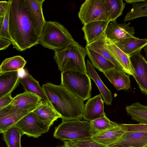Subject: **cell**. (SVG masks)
Segmentation results:
<instances>
[{
  "label": "cell",
  "mask_w": 147,
  "mask_h": 147,
  "mask_svg": "<svg viewBox=\"0 0 147 147\" xmlns=\"http://www.w3.org/2000/svg\"><path fill=\"white\" fill-rule=\"evenodd\" d=\"M128 23H117L116 21L112 22L107 26L105 32L107 38L114 43L120 42L135 36L133 27Z\"/></svg>",
  "instance_id": "8fae6325"
},
{
  "label": "cell",
  "mask_w": 147,
  "mask_h": 147,
  "mask_svg": "<svg viewBox=\"0 0 147 147\" xmlns=\"http://www.w3.org/2000/svg\"><path fill=\"white\" fill-rule=\"evenodd\" d=\"M114 43L130 57L147 45V38L140 39L134 36Z\"/></svg>",
  "instance_id": "603a6c76"
},
{
  "label": "cell",
  "mask_w": 147,
  "mask_h": 147,
  "mask_svg": "<svg viewBox=\"0 0 147 147\" xmlns=\"http://www.w3.org/2000/svg\"><path fill=\"white\" fill-rule=\"evenodd\" d=\"M32 111L22 109L9 105L0 109V133L16 126L24 117Z\"/></svg>",
  "instance_id": "9c48e42d"
},
{
  "label": "cell",
  "mask_w": 147,
  "mask_h": 147,
  "mask_svg": "<svg viewBox=\"0 0 147 147\" xmlns=\"http://www.w3.org/2000/svg\"><path fill=\"white\" fill-rule=\"evenodd\" d=\"M61 83L71 92L84 101L91 96V80L88 74L69 71L61 72Z\"/></svg>",
  "instance_id": "8992f818"
},
{
  "label": "cell",
  "mask_w": 147,
  "mask_h": 147,
  "mask_svg": "<svg viewBox=\"0 0 147 147\" xmlns=\"http://www.w3.org/2000/svg\"><path fill=\"white\" fill-rule=\"evenodd\" d=\"M78 16L84 25L97 21L109 22L105 0L85 1L81 6Z\"/></svg>",
  "instance_id": "52a82bcc"
},
{
  "label": "cell",
  "mask_w": 147,
  "mask_h": 147,
  "mask_svg": "<svg viewBox=\"0 0 147 147\" xmlns=\"http://www.w3.org/2000/svg\"><path fill=\"white\" fill-rule=\"evenodd\" d=\"M68 147V146H66V145L64 144L63 145H62V146H61V147Z\"/></svg>",
  "instance_id": "ab89813d"
},
{
  "label": "cell",
  "mask_w": 147,
  "mask_h": 147,
  "mask_svg": "<svg viewBox=\"0 0 147 147\" xmlns=\"http://www.w3.org/2000/svg\"><path fill=\"white\" fill-rule=\"evenodd\" d=\"M123 125L129 131L140 132L147 133V124H127L122 123Z\"/></svg>",
  "instance_id": "836d02e7"
},
{
  "label": "cell",
  "mask_w": 147,
  "mask_h": 147,
  "mask_svg": "<svg viewBox=\"0 0 147 147\" xmlns=\"http://www.w3.org/2000/svg\"><path fill=\"white\" fill-rule=\"evenodd\" d=\"M87 55L86 48L78 44L55 51L54 59L61 72L74 71L88 74L85 60Z\"/></svg>",
  "instance_id": "277c9868"
},
{
  "label": "cell",
  "mask_w": 147,
  "mask_h": 147,
  "mask_svg": "<svg viewBox=\"0 0 147 147\" xmlns=\"http://www.w3.org/2000/svg\"><path fill=\"white\" fill-rule=\"evenodd\" d=\"M108 16V20L110 22L115 21L121 16L125 3L122 0H105Z\"/></svg>",
  "instance_id": "f1b7e54d"
},
{
  "label": "cell",
  "mask_w": 147,
  "mask_h": 147,
  "mask_svg": "<svg viewBox=\"0 0 147 147\" xmlns=\"http://www.w3.org/2000/svg\"><path fill=\"white\" fill-rule=\"evenodd\" d=\"M16 126L23 135L35 138L47 132L50 128L40 122L32 111L22 118Z\"/></svg>",
  "instance_id": "ba28073f"
},
{
  "label": "cell",
  "mask_w": 147,
  "mask_h": 147,
  "mask_svg": "<svg viewBox=\"0 0 147 147\" xmlns=\"http://www.w3.org/2000/svg\"><path fill=\"white\" fill-rule=\"evenodd\" d=\"M11 93H9L0 98V109L10 105L13 100Z\"/></svg>",
  "instance_id": "e575fe53"
},
{
  "label": "cell",
  "mask_w": 147,
  "mask_h": 147,
  "mask_svg": "<svg viewBox=\"0 0 147 147\" xmlns=\"http://www.w3.org/2000/svg\"><path fill=\"white\" fill-rule=\"evenodd\" d=\"M144 147H147V145Z\"/></svg>",
  "instance_id": "7bdbcfd3"
},
{
  "label": "cell",
  "mask_w": 147,
  "mask_h": 147,
  "mask_svg": "<svg viewBox=\"0 0 147 147\" xmlns=\"http://www.w3.org/2000/svg\"><path fill=\"white\" fill-rule=\"evenodd\" d=\"M106 46L127 74L135 76V72L130 57L124 53L114 43L106 37Z\"/></svg>",
  "instance_id": "ffe728a7"
},
{
  "label": "cell",
  "mask_w": 147,
  "mask_h": 147,
  "mask_svg": "<svg viewBox=\"0 0 147 147\" xmlns=\"http://www.w3.org/2000/svg\"><path fill=\"white\" fill-rule=\"evenodd\" d=\"M144 50L146 53V57L147 59V45L144 49Z\"/></svg>",
  "instance_id": "f35d334b"
},
{
  "label": "cell",
  "mask_w": 147,
  "mask_h": 147,
  "mask_svg": "<svg viewBox=\"0 0 147 147\" xmlns=\"http://www.w3.org/2000/svg\"><path fill=\"white\" fill-rule=\"evenodd\" d=\"M119 147V146H113V147ZM134 147L129 146V147Z\"/></svg>",
  "instance_id": "60d3db41"
},
{
  "label": "cell",
  "mask_w": 147,
  "mask_h": 147,
  "mask_svg": "<svg viewBox=\"0 0 147 147\" xmlns=\"http://www.w3.org/2000/svg\"><path fill=\"white\" fill-rule=\"evenodd\" d=\"M42 100L33 93L25 91L13 98L10 105L22 109L32 111Z\"/></svg>",
  "instance_id": "2e32d148"
},
{
  "label": "cell",
  "mask_w": 147,
  "mask_h": 147,
  "mask_svg": "<svg viewBox=\"0 0 147 147\" xmlns=\"http://www.w3.org/2000/svg\"><path fill=\"white\" fill-rule=\"evenodd\" d=\"M147 145V133L127 131L123 137L110 147H144Z\"/></svg>",
  "instance_id": "9a60e30c"
},
{
  "label": "cell",
  "mask_w": 147,
  "mask_h": 147,
  "mask_svg": "<svg viewBox=\"0 0 147 147\" xmlns=\"http://www.w3.org/2000/svg\"><path fill=\"white\" fill-rule=\"evenodd\" d=\"M127 131L122 124H119L105 131L94 134L91 138L97 142L110 147L121 138Z\"/></svg>",
  "instance_id": "7c38bea8"
},
{
  "label": "cell",
  "mask_w": 147,
  "mask_h": 147,
  "mask_svg": "<svg viewBox=\"0 0 147 147\" xmlns=\"http://www.w3.org/2000/svg\"><path fill=\"white\" fill-rule=\"evenodd\" d=\"M59 147V146H56V147Z\"/></svg>",
  "instance_id": "b9f144b4"
},
{
  "label": "cell",
  "mask_w": 147,
  "mask_h": 147,
  "mask_svg": "<svg viewBox=\"0 0 147 147\" xmlns=\"http://www.w3.org/2000/svg\"><path fill=\"white\" fill-rule=\"evenodd\" d=\"M11 44L9 40L0 37V50H5Z\"/></svg>",
  "instance_id": "8d00e7d4"
},
{
  "label": "cell",
  "mask_w": 147,
  "mask_h": 147,
  "mask_svg": "<svg viewBox=\"0 0 147 147\" xmlns=\"http://www.w3.org/2000/svg\"><path fill=\"white\" fill-rule=\"evenodd\" d=\"M20 81L25 91L33 93L42 100H48L38 82L29 74L26 72L23 76L20 77Z\"/></svg>",
  "instance_id": "cb8c5ba5"
},
{
  "label": "cell",
  "mask_w": 147,
  "mask_h": 147,
  "mask_svg": "<svg viewBox=\"0 0 147 147\" xmlns=\"http://www.w3.org/2000/svg\"><path fill=\"white\" fill-rule=\"evenodd\" d=\"M86 64L88 74L97 86L104 102L107 105H111L113 100L111 92L103 83L88 59L87 60Z\"/></svg>",
  "instance_id": "7402d4cb"
},
{
  "label": "cell",
  "mask_w": 147,
  "mask_h": 147,
  "mask_svg": "<svg viewBox=\"0 0 147 147\" xmlns=\"http://www.w3.org/2000/svg\"><path fill=\"white\" fill-rule=\"evenodd\" d=\"M109 22L106 21H97L84 25L82 30L84 34L86 45L105 34Z\"/></svg>",
  "instance_id": "e0dca14e"
},
{
  "label": "cell",
  "mask_w": 147,
  "mask_h": 147,
  "mask_svg": "<svg viewBox=\"0 0 147 147\" xmlns=\"http://www.w3.org/2000/svg\"><path fill=\"white\" fill-rule=\"evenodd\" d=\"M27 61L20 55L7 58L1 64L0 74L19 71L23 69Z\"/></svg>",
  "instance_id": "4316f807"
},
{
  "label": "cell",
  "mask_w": 147,
  "mask_h": 147,
  "mask_svg": "<svg viewBox=\"0 0 147 147\" xmlns=\"http://www.w3.org/2000/svg\"><path fill=\"white\" fill-rule=\"evenodd\" d=\"M45 0H11L8 32L13 49L23 51L39 44L46 21Z\"/></svg>",
  "instance_id": "6da1fadb"
},
{
  "label": "cell",
  "mask_w": 147,
  "mask_h": 147,
  "mask_svg": "<svg viewBox=\"0 0 147 147\" xmlns=\"http://www.w3.org/2000/svg\"><path fill=\"white\" fill-rule=\"evenodd\" d=\"M8 1H1L0 2V18H3L5 15Z\"/></svg>",
  "instance_id": "d590c367"
},
{
  "label": "cell",
  "mask_w": 147,
  "mask_h": 147,
  "mask_svg": "<svg viewBox=\"0 0 147 147\" xmlns=\"http://www.w3.org/2000/svg\"><path fill=\"white\" fill-rule=\"evenodd\" d=\"M42 87L48 101L61 115L62 120L82 119L85 106L84 100L61 84L48 82Z\"/></svg>",
  "instance_id": "7a4b0ae2"
},
{
  "label": "cell",
  "mask_w": 147,
  "mask_h": 147,
  "mask_svg": "<svg viewBox=\"0 0 147 147\" xmlns=\"http://www.w3.org/2000/svg\"><path fill=\"white\" fill-rule=\"evenodd\" d=\"M147 17V0L133 4L130 10L125 15L124 22L141 17Z\"/></svg>",
  "instance_id": "f546056e"
},
{
  "label": "cell",
  "mask_w": 147,
  "mask_h": 147,
  "mask_svg": "<svg viewBox=\"0 0 147 147\" xmlns=\"http://www.w3.org/2000/svg\"><path fill=\"white\" fill-rule=\"evenodd\" d=\"M90 122L92 128L96 133L105 131L119 124L110 121L106 116Z\"/></svg>",
  "instance_id": "4dcf8cb0"
},
{
  "label": "cell",
  "mask_w": 147,
  "mask_h": 147,
  "mask_svg": "<svg viewBox=\"0 0 147 147\" xmlns=\"http://www.w3.org/2000/svg\"><path fill=\"white\" fill-rule=\"evenodd\" d=\"M8 3L3 23L0 26V37L9 40H11L8 32L9 16L11 5V0L8 1Z\"/></svg>",
  "instance_id": "d6a6232c"
},
{
  "label": "cell",
  "mask_w": 147,
  "mask_h": 147,
  "mask_svg": "<svg viewBox=\"0 0 147 147\" xmlns=\"http://www.w3.org/2000/svg\"><path fill=\"white\" fill-rule=\"evenodd\" d=\"M38 42L43 47L54 51L78 44L64 26L51 21H46Z\"/></svg>",
  "instance_id": "3957f363"
},
{
  "label": "cell",
  "mask_w": 147,
  "mask_h": 147,
  "mask_svg": "<svg viewBox=\"0 0 147 147\" xmlns=\"http://www.w3.org/2000/svg\"><path fill=\"white\" fill-rule=\"evenodd\" d=\"M126 109L132 120L139 124H147V106L137 102L126 106Z\"/></svg>",
  "instance_id": "484cf974"
},
{
  "label": "cell",
  "mask_w": 147,
  "mask_h": 147,
  "mask_svg": "<svg viewBox=\"0 0 147 147\" xmlns=\"http://www.w3.org/2000/svg\"><path fill=\"white\" fill-rule=\"evenodd\" d=\"M102 73L117 90H128L130 88L129 76L123 71L117 68Z\"/></svg>",
  "instance_id": "ac0fdd59"
},
{
  "label": "cell",
  "mask_w": 147,
  "mask_h": 147,
  "mask_svg": "<svg viewBox=\"0 0 147 147\" xmlns=\"http://www.w3.org/2000/svg\"><path fill=\"white\" fill-rule=\"evenodd\" d=\"M32 112L40 122L50 128L55 121L61 118L47 100H42Z\"/></svg>",
  "instance_id": "4fadbf2b"
},
{
  "label": "cell",
  "mask_w": 147,
  "mask_h": 147,
  "mask_svg": "<svg viewBox=\"0 0 147 147\" xmlns=\"http://www.w3.org/2000/svg\"><path fill=\"white\" fill-rule=\"evenodd\" d=\"M90 122L75 119L62 120L55 128L54 138L61 141H72L91 138L96 134Z\"/></svg>",
  "instance_id": "5b68a950"
},
{
  "label": "cell",
  "mask_w": 147,
  "mask_h": 147,
  "mask_svg": "<svg viewBox=\"0 0 147 147\" xmlns=\"http://www.w3.org/2000/svg\"><path fill=\"white\" fill-rule=\"evenodd\" d=\"M20 78L18 71L0 74V98L18 87Z\"/></svg>",
  "instance_id": "d6986e66"
},
{
  "label": "cell",
  "mask_w": 147,
  "mask_h": 147,
  "mask_svg": "<svg viewBox=\"0 0 147 147\" xmlns=\"http://www.w3.org/2000/svg\"><path fill=\"white\" fill-rule=\"evenodd\" d=\"M106 42L105 33L86 46L108 60L118 69L124 71L122 67L106 46Z\"/></svg>",
  "instance_id": "44dd1931"
},
{
  "label": "cell",
  "mask_w": 147,
  "mask_h": 147,
  "mask_svg": "<svg viewBox=\"0 0 147 147\" xmlns=\"http://www.w3.org/2000/svg\"><path fill=\"white\" fill-rule=\"evenodd\" d=\"M87 55L92 65L101 72L114 69L117 68L110 61L99 53L85 47Z\"/></svg>",
  "instance_id": "d4e9b609"
},
{
  "label": "cell",
  "mask_w": 147,
  "mask_h": 147,
  "mask_svg": "<svg viewBox=\"0 0 147 147\" xmlns=\"http://www.w3.org/2000/svg\"><path fill=\"white\" fill-rule=\"evenodd\" d=\"M104 102L100 94L88 99L85 105L84 119L91 121L106 116L104 111Z\"/></svg>",
  "instance_id": "5bb4252c"
},
{
  "label": "cell",
  "mask_w": 147,
  "mask_h": 147,
  "mask_svg": "<svg viewBox=\"0 0 147 147\" xmlns=\"http://www.w3.org/2000/svg\"><path fill=\"white\" fill-rule=\"evenodd\" d=\"M146 0H125V1L127 3L135 4L144 1Z\"/></svg>",
  "instance_id": "74e56055"
},
{
  "label": "cell",
  "mask_w": 147,
  "mask_h": 147,
  "mask_svg": "<svg viewBox=\"0 0 147 147\" xmlns=\"http://www.w3.org/2000/svg\"><path fill=\"white\" fill-rule=\"evenodd\" d=\"M2 134L7 147H22L21 139L23 135L16 126L9 128Z\"/></svg>",
  "instance_id": "83f0119b"
},
{
  "label": "cell",
  "mask_w": 147,
  "mask_h": 147,
  "mask_svg": "<svg viewBox=\"0 0 147 147\" xmlns=\"http://www.w3.org/2000/svg\"><path fill=\"white\" fill-rule=\"evenodd\" d=\"M63 142L64 144L69 147H108L97 142L91 138Z\"/></svg>",
  "instance_id": "1f68e13d"
},
{
  "label": "cell",
  "mask_w": 147,
  "mask_h": 147,
  "mask_svg": "<svg viewBox=\"0 0 147 147\" xmlns=\"http://www.w3.org/2000/svg\"><path fill=\"white\" fill-rule=\"evenodd\" d=\"M139 51L130 57L135 79L141 92L147 95V61Z\"/></svg>",
  "instance_id": "30bf717a"
}]
</instances>
